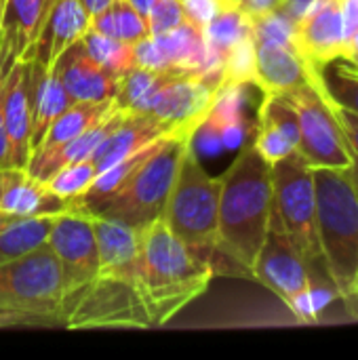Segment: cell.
Masks as SVG:
<instances>
[{"label":"cell","instance_id":"obj_15","mask_svg":"<svg viewBox=\"0 0 358 360\" xmlns=\"http://www.w3.org/2000/svg\"><path fill=\"white\" fill-rule=\"evenodd\" d=\"M2 116L8 135V162L25 169L32 135V61H19L2 82Z\"/></svg>","mask_w":358,"mask_h":360},{"label":"cell","instance_id":"obj_5","mask_svg":"<svg viewBox=\"0 0 358 360\" xmlns=\"http://www.w3.org/2000/svg\"><path fill=\"white\" fill-rule=\"evenodd\" d=\"M192 141L184 137L162 139L114 194L84 209L133 228H146L162 217L179 158Z\"/></svg>","mask_w":358,"mask_h":360},{"label":"cell","instance_id":"obj_36","mask_svg":"<svg viewBox=\"0 0 358 360\" xmlns=\"http://www.w3.org/2000/svg\"><path fill=\"white\" fill-rule=\"evenodd\" d=\"M133 65L135 68H143V70H165V68H171L152 36H146L143 40L133 44Z\"/></svg>","mask_w":358,"mask_h":360},{"label":"cell","instance_id":"obj_33","mask_svg":"<svg viewBox=\"0 0 358 360\" xmlns=\"http://www.w3.org/2000/svg\"><path fill=\"white\" fill-rule=\"evenodd\" d=\"M310 82V80H308ZM314 89H319L314 82H310ZM321 91V89H319ZM323 93V91H321ZM323 97L327 99V103H329V110L333 112V116H335V120H338V127H340V131H342V137H344V141H346V148H348V154H350V158H352V167H350V177H352V181H354V186H357L358 190V114L354 112H350L348 108H344V105H340V103H335L333 99H329L325 93H323Z\"/></svg>","mask_w":358,"mask_h":360},{"label":"cell","instance_id":"obj_9","mask_svg":"<svg viewBox=\"0 0 358 360\" xmlns=\"http://www.w3.org/2000/svg\"><path fill=\"white\" fill-rule=\"evenodd\" d=\"M46 245L53 249L61 272L63 323L65 312L74 306V302L84 293V289L95 281L99 272V249L93 226V213L87 211L80 202L76 209L59 213L53 221Z\"/></svg>","mask_w":358,"mask_h":360},{"label":"cell","instance_id":"obj_26","mask_svg":"<svg viewBox=\"0 0 358 360\" xmlns=\"http://www.w3.org/2000/svg\"><path fill=\"white\" fill-rule=\"evenodd\" d=\"M91 27L129 44H135L150 36L148 19L129 0H114L106 11L97 13L91 19Z\"/></svg>","mask_w":358,"mask_h":360},{"label":"cell","instance_id":"obj_37","mask_svg":"<svg viewBox=\"0 0 358 360\" xmlns=\"http://www.w3.org/2000/svg\"><path fill=\"white\" fill-rule=\"evenodd\" d=\"M314 4H317V0H281L276 11L283 13L285 17H289L298 25L312 11Z\"/></svg>","mask_w":358,"mask_h":360},{"label":"cell","instance_id":"obj_32","mask_svg":"<svg viewBox=\"0 0 358 360\" xmlns=\"http://www.w3.org/2000/svg\"><path fill=\"white\" fill-rule=\"evenodd\" d=\"M253 148L257 150V154L272 167L274 162L283 160L285 156L298 152L295 146L285 137V133L272 124L270 120L266 118H260L257 116V129H255V139L251 141Z\"/></svg>","mask_w":358,"mask_h":360},{"label":"cell","instance_id":"obj_30","mask_svg":"<svg viewBox=\"0 0 358 360\" xmlns=\"http://www.w3.org/2000/svg\"><path fill=\"white\" fill-rule=\"evenodd\" d=\"M95 177H97V169H95L93 158H84V160L61 167L42 184L51 194L63 200H78L87 194Z\"/></svg>","mask_w":358,"mask_h":360},{"label":"cell","instance_id":"obj_4","mask_svg":"<svg viewBox=\"0 0 358 360\" xmlns=\"http://www.w3.org/2000/svg\"><path fill=\"white\" fill-rule=\"evenodd\" d=\"M317 232L325 266L340 297L352 295L358 276V190L350 169H312Z\"/></svg>","mask_w":358,"mask_h":360},{"label":"cell","instance_id":"obj_42","mask_svg":"<svg viewBox=\"0 0 358 360\" xmlns=\"http://www.w3.org/2000/svg\"><path fill=\"white\" fill-rule=\"evenodd\" d=\"M15 325H27V323L23 319H19V316L0 314V327H15Z\"/></svg>","mask_w":358,"mask_h":360},{"label":"cell","instance_id":"obj_18","mask_svg":"<svg viewBox=\"0 0 358 360\" xmlns=\"http://www.w3.org/2000/svg\"><path fill=\"white\" fill-rule=\"evenodd\" d=\"M255 42V76L253 84L264 95H285L308 82L306 61L293 44L253 38Z\"/></svg>","mask_w":358,"mask_h":360},{"label":"cell","instance_id":"obj_21","mask_svg":"<svg viewBox=\"0 0 358 360\" xmlns=\"http://www.w3.org/2000/svg\"><path fill=\"white\" fill-rule=\"evenodd\" d=\"M127 114L122 110H116L114 114L106 116L103 120H99L97 124H93L91 129H87L84 133H80L78 137H74L72 141L51 150V152H40V154H34L25 167V171L38 179V181H46L53 173H57L61 167L65 165H72V162H78V160H84V158H91L93 152L99 148V143L120 124V120L124 118Z\"/></svg>","mask_w":358,"mask_h":360},{"label":"cell","instance_id":"obj_35","mask_svg":"<svg viewBox=\"0 0 358 360\" xmlns=\"http://www.w3.org/2000/svg\"><path fill=\"white\" fill-rule=\"evenodd\" d=\"M228 4H234V2L232 0H181L186 19L198 30H203Z\"/></svg>","mask_w":358,"mask_h":360},{"label":"cell","instance_id":"obj_14","mask_svg":"<svg viewBox=\"0 0 358 360\" xmlns=\"http://www.w3.org/2000/svg\"><path fill=\"white\" fill-rule=\"evenodd\" d=\"M53 0H4L0 27V84L19 61H32Z\"/></svg>","mask_w":358,"mask_h":360},{"label":"cell","instance_id":"obj_12","mask_svg":"<svg viewBox=\"0 0 358 360\" xmlns=\"http://www.w3.org/2000/svg\"><path fill=\"white\" fill-rule=\"evenodd\" d=\"M219 89L222 74L179 70L158 89L146 114L169 124L173 133L194 139L196 131L207 122Z\"/></svg>","mask_w":358,"mask_h":360},{"label":"cell","instance_id":"obj_7","mask_svg":"<svg viewBox=\"0 0 358 360\" xmlns=\"http://www.w3.org/2000/svg\"><path fill=\"white\" fill-rule=\"evenodd\" d=\"M61 272L49 245L0 264V314L19 316L27 325H61Z\"/></svg>","mask_w":358,"mask_h":360},{"label":"cell","instance_id":"obj_11","mask_svg":"<svg viewBox=\"0 0 358 360\" xmlns=\"http://www.w3.org/2000/svg\"><path fill=\"white\" fill-rule=\"evenodd\" d=\"M300 122L298 154L312 169H350L352 158L327 99L310 82L285 93Z\"/></svg>","mask_w":358,"mask_h":360},{"label":"cell","instance_id":"obj_34","mask_svg":"<svg viewBox=\"0 0 358 360\" xmlns=\"http://www.w3.org/2000/svg\"><path fill=\"white\" fill-rule=\"evenodd\" d=\"M186 13L181 0H154L148 13V30L150 36L169 32L181 23H186Z\"/></svg>","mask_w":358,"mask_h":360},{"label":"cell","instance_id":"obj_13","mask_svg":"<svg viewBox=\"0 0 358 360\" xmlns=\"http://www.w3.org/2000/svg\"><path fill=\"white\" fill-rule=\"evenodd\" d=\"M348 40L344 0H317L295 25V49L304 61L327 65L342 59Z\"/></svg>","mask_w":358,"mask_h":360},{"label":"cell","instance_id":"obj_2","mask_svg":"<svg viewBox=\"0 0 358 360\" xmlns=\"http://www.w3.org/2000/svg\"><path fill=\"white\" fill-rule=\"evenodd\" d=\"M270 211V165L257 154L253 143H247L222 175L215 249L249 276L268 232Z\"/></svg>","mask_w":358,"mask_h":360},{"label":"cell","instance_id":"obj_27","mask_svg":"<svg viewBox=\"0 0 358 360\" xmlns=\"http://www.w3.org/2000/svg\"><path fill=\"white\" fill-rule=\"evenodd\" d=\"M253 34L251 17L243 13L236 4H228L222 8L205 27H203V38L209 46V51L224 61V55L243 38Z\"/></svg>","mask_w":358,"mask_h":360},{"label":"cell","instance_id":"obj_1","mask_svg":"<svg viewBox=\"0 0 358 360\" xmlns=\"http://www.w3.org/2000/svg\"><path fill=\"white\" fill-rule=\"evenodd\" d=\"M99 272L63 316L65 329L129 327L148 329L152 321L141 300V228L93 213Z\"/></svg>","mask_w":358,"mask_h":360},{"label":"cell","instance_id":"obj_49","mask_svg":"<svg viewBox=\"0 0 358 360\" xmlns=\"http://www.w3.org/2000/svg\"><path fill=\"white\" fill-rule=\"evenodd\" d=\"M357 316H358V312H357Z\"/></svg>","mask_w":358,"mask_h":360},{"label":"cell","instance_id":"obj_3","mask_svg":"<svg viewBox=\"0 0 358 360\" xmlns=\"http://www.w3.org/2000/svg\"><path fill=\"white\" fill-rule=\"evenodd\" d=\"M213 278V266L184 245L162 217L141 228L139 283L152 327L167 325L198 300Z\"/></svg>","mask_w":358,"mask_h":360},{"label":"cell","instance_id":"obj_29","mask_svg":"<svg viewBox=\"0 0 358 360\" xmlns=\"http://www.w3.org/2000/svg\"><path fill=\"white\" fill-rule=\"evenodd\" d=\"M80 44L93 61H97L116 78L133 68V44L129 42L116 40L89 27L87 34L80 38Z\"/></svg>","mask_w":358,"mask_h":360},{"label":"cell","instance_id":"obj_25","mask_svg":"<svg viewBox=\"0 0 358 360\" xmlns=\"http://www.w3.org/2000/svg\"><path fill=\"white\" fill-rule=\"evenodd\" d=\"M57 215L19 217L0 230V264L27 255L30 251L46 245L49 232Z\"/></svg>","mask_w":358,"mask_h":360},{"label":"cell","instance_id":"obj_40","mask_svg":"<svg viewBox=\"0 0 358 360\" xmlns=\"http://www.w3.org/2000/svg\"><path fill=\"white\" fill-rule=\"evenodd\" d=\"M80 2H82V6L91 13V17H95L97 13L106 11L114 0H80Z\"/></svg>","mask_w":358,"mask_h":360},{"label":"cell","instance_id":"obj_17","mask_svg":"<svg viewBox=\"0 0 358 360\" xmlns=\"http://www.w3.org/2000/svg\"><path fill=\"white\" fill-rule=\"evenodd\" d=\"M78 207V200H63L51 194L42 181L25 169H0V213L11 217L59 215Z\"/></svg>","mask_w":358,"mask_h":360},{"label":"cell","instance_id":"obj_39","mask_svg":"<svg viewBox=\"0 0 358 360\" xmlns=\"http://www.w3.org/2000/svg\"><path fill=\"white\" fill-rule=\"evenodd\" d=\"M2 95H4V89L0 84V169H6L11 167V162H8V135H6L4 116H2Z\"/></svg>","mask_w":358,"mask_h":360},{"label":"cell","instance_id":"obj_19","mask_svg":"<svg viewBox=\"0 0 358 360\" xmlns=\"http://www.w3.org/2000/svg\"><path fill=\"white\" fill-rule=\"evenodd\" d=\"M162 137H181L171 131L169 124L160 122L158 118L150 114H127L120 124L99 143V148L93 152V162L97 169V175L110 169L112 165L120 162L129 154L162 139ZM186 139V137H184Z\"/></svg>","mask_w":358,"mask_h":360},{"label":"cell","instance_id":"obj_8","mask_svg":"<svg viewBox=\"0 0 358 360\" xmlns=\"http://www.w3.org/2000/svg\"><path fill=\"white\" fill-rule=\"evenodd\" d=\"M272 213L304 257L310 276H329L317 232V194L312 167L298 154H289L270 167Z\"/></svg>","mask_w":358,"mask_h":360},{"label":"cell","instance_id":"obj_6","mask_svg":"<svg viewBox=\"0 0 358 360\" xmlns=\"http://www.w3.org/2000/svg\"><path fill=\"white\" fill-rule=\"evenodd\" d=\"M222 177H211L194 154L192 143L184 150L162 211L171 232L196 253L217 247Z\"/></svg>","mask_w":358,"mask_h":360},{"label":"cell","instance_id":"obj_44","mask_svg":"<svg viewBox=\"0 0 358 360\" xmlns=\"http://www.w3.org/2000/svg\"><path fill=\"white\" fill-rule=\"evenodd\" d=\"M352 74H358V57H346V59H340Z\"/></svg>","mask_w":358,"mask_h":360},{"label":"cell","instance_id":"obj_43","mask_svg":"<svg viewBox=\"0 0 358 360\" xmlns=\"http://www.w3.org/2000/svg\"><path fill=\"white\" fill-rule=\"evenodd\" d=\"M129 2H131V4H133V6L143 15V17H146V19H148L150 6H152V2H154V0H129Z\"/></svg>","mask_w":358,"mask_h":360},{"label":"cell","instance_id":"obj_20","mask_svg":"<svg viewBox=\"0 0 358 360\" xmlns=\"http://www.w3.org/2000/svg\"><path fill=\"white\" fill-rule=\"evenodd\" d=\"M55 70L72 101H106L114 97L118 78L93 61L80 40L55 61Z\"/></svg>","mask_w":358,"mask_h":360},{"label":"cell","instance_id":"obj_31","mask_svg":"<svg viewBox=\"0 0 358 360\" xmlns=\"http://www.w3.org/2000/svg\"><path fill=\"white\" fill-rule=\"evenodd\" d=\"M255 76V42L253 34L238 40L222 61V86L249 84Z\"/></svg>","mask_w":358,"mask_h":360},{"label":"cell","instance_id":"obj_24","mask_svg":"<svg viewBox=\"0 0 358 360\" xmlns=\"http://www.w3.org/2000/svg\"><path fill=\"white\" fill-rule=\"evenodd\" d=\"M179 68H165V70H143L131 68L116 80L114 99L124 114H146L158 89L177 74Z\"/></svg>","mask_w":358,"mask_h":360},{"label":"cell","instance_id":"obj_48","mask_svg":"<svg viewBox=\"0 0 358 360\" xmlns=\"http://www.w3.org/2000/svg\"><path fill=\"white\" fill-rule=\"evenodd\" d=\"M0 4H2V6H4V0H0Z\"/></svg>","mask_w":358,"mask_h":360},{"label":"cell","instance_id":"obj_28","mask_svg":"<svg viewBox=\"0 0 358 360\" xmlns=\"http://www.w3.org/2000/svg\"><path fill=\"white\" fill-rule=\"evenodd\" d=\"M308 80L314 82L329 99L358 114V74H352L340 59L327 65L306 61Z\"/></svg>","mask_w":358,"mask_h":360},{"label":"cell","instance_id":"obj_22","mask_svg":"<svg viewBox=\"0 0 358 360\" xmlns=\"http://www.w3.org/2000/svg\"><path fill=\"white\" fill-rule=\"evenodd\" d=\"M74 101L70 99L63 82L53 68H42L32 61V135H30V158L38 152L49 127L59 114H63Z\"/></svg>","mask_w":358,"mask_h":360},{"label":"cell","instance_id":"obj_23","mask_svg":"<svg viewBox=\"0 0 358 360\" xmlns=\"http://www.w3.org/2000/svg\"><path fill=\"white\" fill-rule=\"evenodd\" d=\"M116 110H120V108H118L114 97L106 99V101H74L49 127V131H46V135H44V139H42L36 154L51 152V150L72 141L74 137H78L80 133H84L87 129H91L99 120H103L106 116L114 114Z\"/></svg>","mask_w":358,"mask_h":360},{"label":"cell","instance_id":"obj_47","mask_svg":"<svg viewBox=\"0 0 358 360\" xmlns=\"http://www.w3.org/2000/svg\"><path fill=\"white\" fill-rule=\"evenodd\" d=\"M0 27H2V4H0Z\"/></svg>","mask_w":358,"mask_h":360},{"label":"cell","instance_id":"obj_45","mask_svg":"<svg viewBox=\"0 0 358 360\" xmlns=\"http://www.w3.org/2000/svg\"><path fill=\"white\" fill-rule=\"evenodd\" d=\"M15 219H19V217H11V215H6V213H0V230H4L8 224H13Z\"/></svg>","mask_w":358,"mask_h":360},{"label":"cell","instance_id":"obj_46","mask_svg":"<svg viewBox=\"0 0 358 360\" xmlns=\"http://www.w3.org/2000/svg\"><path fill=\"white\" fill-rule=\"evenodd\" d=\"M350 297H358V276H357V283H354V289H352V295Z\"/></svg>","mask_w":358,"mask_h":360},{"label":"cell","instance_id":"obj_38","mask_svg":"<svg viewBox=\"0 0 358 360\" xmlns=\"http://www.w3.org/2000/svg\"><path fill=\"white\" fill-rule=\"evenodd\" d=\"M243 13H247L249 17H255V15H262V13H268L272 8L279 6L281 0H232Z\"/></svg>","mask_w":358,"mask_h":360},{"label":"cell","instance_id":"obj_16","mask_svg":"<svg viewBox=\"0 0 358 360\" xmlns=\"http://www.w3.org/2000/svg\"><path fill=\"white\" fill-rule=\"evenodd\" d=\"M91 19V13L82 6L80 0H53L36 40L32 61L46 70L53 68L55 61L87 34Z\"/></svg>","mask_w":358,"mask_h":360},{"label":"cell","instance_id":"obj_10","mask_svg":"<svg viewBox=\"0 0 358 360\" xmlns=\"http://www.w3.org/2000/svg\"><path fill=\"white\" fill-rule=\"evenodd\" d=\"M251 278L268 287L285 306L295 314L298 321L308 323L306 295L310 285V274L304 257L287 236L281 219L270 211V224L264 245L255 257Z\"/></svg>","mask_w":358,"mask_h":360},{"label":"cell","instance_id":"obj_41","mask_svg":"<svg viewBox=\"0 0 358 360\" xmlns=\"http://www.w3.org/2000/svg\"><path fill=\"white\" fill-rule=\"evenodd\" d=\"M346 57H358V30H354L346 40V49H344L342 59H346Z\"/></svg>","mask_w":358,"mask_h":360}]
</instances>
